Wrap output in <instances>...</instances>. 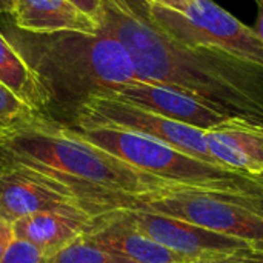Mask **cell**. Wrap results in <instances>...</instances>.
<instances>
[{"label":"cell","mask_w":263,"mask_h":263,"mask_svg":"<svg viewBox=\"0 0 263 263\" xmlns=\"http://www.w3.org/2000/svg\"><path fill=\"white\" fill-rule=\"evenodd\" d=\"M0 146L14 160L72 188L92 216L108 196L142 194L168 183L45 119L6 136Z\"/></svg>","instance_id":"7a4b0ae2"},{"label":"cell","mask_w":263,"mask_h":263,"mask_svg":"<svg viewBox=\"0 0 263 263\" xmlns=\"http://www.w3.org/2000/svg\"><path fill=\"white\" fill-rule=\"evenodd\" d=\"M11 15L18 31L31 34L100 31L99 22L69 0H12Z\"/></svg>","instance_id":"5bb4252c"},{"label":"cell","mask_w":263,"mask_h":263,"mask_svg":"<svg viewBox=\"0 0 263 263\" xmlns=\"http://www.w3.org/2000/svg\"><path fill=\"white\" fill-rule=\"evenodd\" d=\"M228 200H233L243 208L256 213L263 219V183L256 177H247L243 183L230 191H217Z\"/></svg>","instance_id":"ac0fdd59"},{"label":"cell","mask_w":263,"mask_h":263,"mask_svg":"<svg viewBox=\"0 0 263 263\" xmlns=\"http://www.w3.org/2000/svg\"><path fill=\"white\" fill-rule=\"evenodd\" d=\"M42 117L0 83V137L26 128Z\"/></svg>","instance_id":"e0dca14e"},{"label":"cell","mask_w":263,"mask_h":263,"mask_svg":"<svg viewBox=\"0 0 263 263\" xmlns=\"http://www.w3.org/2000/svg\"><path fill=\"white\" fill-rule=\"evenodd\" d=\"M109 96L202 131H208L230 117L193 94L160 83L136 80Z\"/></svg>","instance_id":"30bf717a"},{"label":"cell","mask_w":263,"mask_h":263,"mask_svg":"<svg viewBox=\"0 0 263 263\" xmlns=\"http://www.w3.org/2000/svg\"><path fill=\"white\" fill-rule=\"evenodd\" d=\"M240 254V253H239ZM239 254L236 256H230V257H222V259H213V260H202V262H193V263H240Z\"/></svg>","instance_id":"d4e9b609"},{"label":"cell","mask_w":263,"mask_h":263,"mask_svg":"<svg viewBox=\"0 0 263 263\" xmlns=\"http://www.w3.org/2000/svg\"><path fill=\"white\" fill-rule=\"evenodd\" d=\"M46 263H131L99 247L85 236L76 239L51 257Z\"/></svg>","instance_id":"2e32d148"},{"label":"cell","mask_w":263,"mask_h":263,"mask_svg":"<svg viewBox=\"0 0 263 263\" xmlns=\"http://www.w3.org/2000/svg\"><path fill=\"white\" fill-rule=\"evenodd\" d=\"M74 112L76 123L111 125L131 129L160 140L188 156L217 165L208 151L205 131L171 120L129 102L111 96H97L85 100Z\"/></svg>","instance_id":"52a82bcc"},{"label":"cell","mask_w":263,"mask_h":263,"mask_svg":"<svg viewBox=\"0 0 263 263\" xmlns=\"http://www.w3.org/2000/svg\"><path fill=\"white\" fill-rule=\"evenodd\" d=\"M12 11V0H0V12L11 14Z\"/></svg>","instance_id":"484cf974"},{"label":"cell","mask_w":263,"mask_h":263,"mask_svg":"<svg viewBox=\"0 0 263 263\" xmlns=\"http://www.w3.org/2000/svg\"><path fill=\"white\" fill-rule=\"evenodd\" d=\"M94 222V216L82 208L46 210L22 217L12 223L14 237L35 245L46 257H51L76 239L85 236Z\"/></svg>","instance_id":"7c38bea8"},{"label":"cell","mask_w":263,"mask_h":263,"mask_svg":"<svg viewBox=\"0 0 263 263\" xmlns=\"http://www.w3.org/2000/svg\"><path fill=\"white\" fill-rule=\"evenodd\" d=\"M100 28L126 51L140 82L193 94L217 111L263 125V69L222 49L176 39L143 0H102Z\"/></svg>","instance_id":"6da1fadb"},{"label":"cell","mask_w":263,"mask_h":263,"mask_svg":"<svg viewBox=\"0 0 263 263\" xmlns=\"http://www.w3.org/2000/svg\"><path fill=\"white\" fill-rule=\"evenodd\" d=\"M72 5H76L80 11L92 17L94 20L100 22L102 17V0H69ZM100 25V23H99Z\"/></svg>","instance_id":"ffe728a7"},{"label":"cell","mask_w":263,"mask_h":263,"mask_svg":"<svg viewBox=\"0 0 263 263\" xmlns=\"http://www.w3.org/2000/svg\"><path fill=\"white\" fill-rule=\"evenodd\" d=\"M205 140L217 165L250 177L263 174V125L228 117L205 131Z\"/></svg>","instance_id":"8fae6325"},{"label":"cell","mask_w":263,"mask_h":263,"mask_svg":"<svg viewBox=\"0 0 263 263\" xmlns=\"http://www.w3.org/2000/svg\"><path fill=\"white\" fill-rule=\"evenodd\" d=\"M109 213L160 247L191 263L230 257L251 250L239 239L205 230L171 216L123 208L111 210Z\"/></svg>","instance_id":"ba28073f"},{"label":"cell","mask_w":263,"mask_h":263,"mask_svg":"<svg viewBox=\"0 0 263 263\" xmlns=\"http://www.w3.org/2000/svg\"><path fill=\"white\" fill-rule=\"evenodd\" d=\"M257 20L254 25L256 32L263 39V0H257Z\"/></svg>","instance_id":"cb8c5ba5"},{"label":"cell","mask_w":263,"mask_h":263,"mask_svg":"<svg viewBox=\"0 0 263 263\" xmlns=\"http://www.w3.org/2000/svg\"><path fill=\"white\" fill-rule=\"evenodd\" d=\"M9 39L46 88L51 103L72 106L109 96L137 80L123 46L105 29L97 34L12 32Z\"/></svg>","instance_id":"3957f363"},{"label":"cell","mask_w":263,"mask_h":263,"mask_svg":"<svg viewBox=\"0 0 263 263\" xmlns=\"http://www.w3.org/2000/svg\"><path fill=\"white\" fill-rule=\"evenodd\" d=\"M256 2H257V0H256Z\"/></svg>","instance_id":"f546056e"},{"label":"cell","mask_w":263,"mask_h":263,"mask_svg":"<svg viewBox=\"0 0 263 263\" xmlns=\"http://www.w3.org/2000/svg\"><path fill=\"white\" fill-rule=\"evenodd\" d=\"M86 237L131 263H191L131 228L109 211L94 216Z\"/></svg>","instance_id":"4fadbf2b"},{"label":"cell","mask_w":263,"mask_h":263,"mask_svg":"<svg viewBox=\"0 0 263 263\" xmlns=\"http://www.w3.org/2000/svg\"><path fill=\"white\" fill-rule=\"evenodd\" d=\"M12 239H14L12 225L5 222V220H0V259L3 257V254H5V251H6V248Z\"/></svg>","instance_id":"7402d4cb"},{"label":"cell","mask_w":263,"mask_h":263,"mask_svg":"<svg viewBox=\"0 0 263 263\" xmlns=\"http://www.w3.org/2000/svg\"><path fill=\"white\" fill-rule=\"evenodd\" d=\"M143 2L148 5H154V6H160V8L176 11V12H185L193 0H143Z\"/></svg>","instance_id":"44dd1931"},{"label":"cell","mask_w":263,"mask_h":263,"mask_svg":"<svg viewBox=\"0 0 263 263\" xmlns=\"http://www.w3.org/2000/svg\"><path fill=\"white\" fill-rule=\"evenodd\" d=\"M48 257L32 243L14 237L0 263H46Z\"/></svg>","instance_id":"d6986e66"},{"label":"cell","mask_w":263,"mask_h":263,"mask_svg":"<svg viewBox=\"0 0 263 263\" xmlns=\"http://www.w3.org/2000/svg\"><path fill=\"white\" fill-rule=\"evenodd\" d=\"M60 208L86 210L72 188L5 153L0 160V220L12 225L29 214Z\"/></svg>","instance_id":"9c48e42d"},{"label":"cell","mask_w":263,"mask_h":263,"mask_svg":"<svg viewBox=\"0 0 263 263\" xmlns=\"http://www.w3.org/2000/svg\"><path fill=\"white\" fill-rule=\"evenodd\" d=\"M142 210L171 216L205 230L245 242L263 253V219L219 193L165 183L142 194H112L103 199L99 214L111 210ZM97 214V216H99Z\"/></svg>","instance_id":"5b68a950"},{"label":"cell","mask_w":263,"mask_h":263,"mask_svg":"<svg viewBox=\"0 0 263 263\" xmlns=\"http://www.w3.org/2000/svg\"><path fill=\"white\" fill-rule=\"evenodd\" d=\"M145 3V2H143ZM151 18L176 39L222 49L263 69V39L213 0H193L185 12L145 3Z\"/></svg>","instance_id":"8992f818"},{"label":"cell","mask_w":263,"mask_h":263,"mask_svg":"<svg viewBox=\"0 0 263 263\" xmlns=\"http://www.w3.org/2000/svg\"><path fill=\"white\" fill-rule=\"evenodd\" d=\"M3 156H5V153H3V149H2V146H0V160L3 159Z\"/></svg>","instance_id":"4316f807"},{"label":"cell","mask_w":263,"mask_h":263,"mask_svg":"<svg viewBox=\"0 0 263 263\" xmlns=\"http://www.w3.org/2000/svg\"><path fill=\"white\" fill-rule=\"evenodd\" d=\"M240 263H263V253H256V251H243L239 254Z\"/></svg>","instance_id":"603a6c76"},{"label":"cell","mask_w":263,"mask_h":263,"mask_svg":"<svg viewBox=\"0 0 263 263\" xmlns=\"http://www.w3.org/2000/svg\"><path fill=\"white\" fill-rule=\"evenodd\" d=\"M71 129L88 143L168 183L217 193L234 190L248 177L131 129L92 123H76Z\"/></svg>","instance_id":"277c9868"},{"label":"cell","mask_w":263,"mask_h":263,"mask_svg":"<svg viewBox=\"0 0 263 263\" xmlns=\"http://www.w3.org/2000/svg\"><path fill=\"white\" fill-rule=\"evenodd\" d=\"M2 140H3V139H2V137H0V142H2Z\"/></svg>","instance_id":"f1b7e54d"},{"label":"cell","mask_w":263,"mask_h":263,"mask_svg":"<svg viewBox=\"0 0 263 263\" xmlns=\"http://www.w3.org/2000/svg\"><path fill=\"white\" fill-rule=\"evenodd\" d=\"M256 179H257V180H260V182L263 183V174H262V176H259V177H256Z\"/></svg>","instance_id":"83f0119b"},{"label":"cell","mask_w":263,"mask_h":263,"mask_svg":"<svg viewBox=\"0 0 263 263\" xmlns=\"http://www.w3.org/2000/svg\"><path fill=\"white\" fill-rule=\"evenodd\" d=\"M0 83L32 111L40 112L51 105V97L39 76L22 52L0 31Z\"/></svg>","instance_id":"9a60e30c"}]
</instances>
